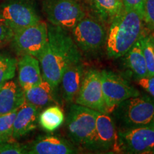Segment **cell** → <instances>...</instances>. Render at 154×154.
<instances>
[{
  "instance_id": "1",
  "label": "cell",
  "mask_w": 154,
  "mask_h": 154,
  "mask_svg": "<svg viewBox=\"0 0 154 154\" xmlns=\"http://www.w3.org/2000/svg\"><path fill=\"white\" fill-rule=\"evenodd\" d=\"M47 26V42L38 61L43 79L56 88L65 70L80 62L82 54L68 30L51 24Z\"/></svg>"
},
{
  "instance_id": "2",
  "label": "cell",
  "mask_w": 154,
  "mask_h": 154,
  "mask_svg": "<svg viewBox=\"0 0 154 154\" xmlns=\"http://www.w3.org/2000/svg\"><path fill=\"white\" fill-rule=\"evenodd\" d=\"M110 24L106 44L109 58L122 57L145 34L143 14L134 9L123 8Z\"/></svg>"
},
{
  "instance_id": "3",
  "label": "cell",
  "mask_w": 154,
  "mask_h": 154,
  "mask_svg": "<svg viewBox=\"0 0 154 154\" xmlns=\"http://www.w3.org/2000/svg\"><path fill=\"white\" fill-rule=\"evenodd\" d=\"M112 113L121 129L154 124V99L140 94L121 102Z\"/></svg>"
},
{
  "instance_id": "4",
  "label": "cell",
  "mask_w": 154,
  "mask_h": 154,
  "mask_svg": "<svg viewBox=\"0 0 154 154\" xmlns=\"http://www.w3.org/2000/svg\"><path fill=\"white\" fill-rule=\"evenodd\" d=\"M97 111L84 106L72 105L66 118V128L71 141L88 150L93 139Z\"/></svg>"
},
{
  "instance_id": "5",
  "label": "cell",
  "mask_w": 154,
  "mask_h": 154,
  "mask_svg": "<svg viewBox=\"0 0 154 154\" xmlns=\"http://www.w3.org/2000/svg\"><path fill=\"white\" fill-rule=\"evenodd\" d=\"M72 38L83 52L96 53L106 44L108 32L103 24L92 17H85L72 29Z\"/></svg>"
},
{
  "instance_id": "6",
  "label": "cell",
  "mask_w": 154,
  "mask_h": 154,
  "mask_svg": "<svg viewBox=\"0 0 154 154\" xmlns=\"http://www.w3.org/2000/svg\"><path fill=\"white\" fill-rule=\"evenodd\" d=\"M116 150L127 153H154V124L119 131Z\"/></svg>"
},
{
  "instance_id": "7",
  "label": "cell",
  "mask_w": 154,
  "mask_h": 154,
  "mask_svg": "<svg viewBox=\"0 0 154 154\" xmlns=\"http://www.w3.org/2000/svg\"><path fill=\"white\" fill-rule=\"evenodd\" d=\"M43 9L51 24L69 30L86 16L79 0H44Z\"/></svg>"
},
{
  "instance_id": "8",
  "label": "cell",
  "mask_w": 154,
  "mask_h": 154,
  "mask_svg": "<svg viewBox=\"0 0 154 154\" xmlns=\"http://www.w3.org/2000/svg\"><path fill=\"white\" fill-rule=\"evenodd\" d=\"M47 39V24L40 20L35 24L15 31L11 43L17 53L32 55L38 59Z\"/></svg>"
},
{
  "instance_id": "9",
  "label": "cell",
  "mask_w": 154,
  "mask_h": 154,
  "mask_svg": "<svg viewBox=\"0 0 154 154\" xmlns=\"http://www.w3.org/2000/svg\"><path fill=\"white\" fill-rule=\"evenodd\" d=\"M100 74L107 113H112L122 101L140 95L138 89L111 71L104 69L100 72Z\"/></svg>"
},
{
  "instance_id": "10",
  "label": "cell",
  "mask_w": 154,
  "mask_h": 154,
  "mask_svg": "<svg viewBox=\"0 0 154 154\" xmlns=\"http://www.w3.org/2000/svg\"><path fill=\"white\" fill-rule=\"evenodd\" d=\"M75 99L77 104L107 113L99 71L90 69L86 72L79 91Z\"/></svg>"
},
{
  "instance_id": "11",
  "label": "cell",
  "mask_w": 154,
  "mask_h": 154,
  "mask_svg": "<svg viewBox=\"0 0 154 154\" xmlns=\"http://www.w3.org/2000/svg\"><path fill=\"white\" fill-rule=\"evenodd\" d=\"M117 132L113 119L109 113L97 111L96 127L89 151H110L116 150Z\"/></svg>"
},
{
  "instance_id": "12",
  "label": "cell",
  "mask_w": 154,
  "mask_h": 154,
  "mask_svg": "<svg viewBox=\"0 0 154 154\" xmlns=\"http://www.w3.org/2000/svg\"><path fill=\"white\" fill-rule=\"evenodd\" d=\"M0 18L12 29L14 32L35 24L40 21L38 14L32 6L19 2L4 6L0 9Z\"/></svg>"
},
{
  "instance_id": "13",
  "label": "cell",
  "mask_w": 154,
  "mask_h": 154,
  "mask_svg": "<svg viewBox=\"0 0 154 154\" xmlns=\"http://www.w3.org/2000/svg\"><path fill=\"white\" fill-rule=\"evenodd\" d=\"M25 153L72 154L79 153L74 144L59 136H40L31 143L24 145Z\"/></svg>"
},
{
  "instance_id": "14",
  "label": "cell",
  "mask_w": 154,
  "mask_h": 154,
  "mask_svg": "<svg viewBox=\"0 0 154 154\" xmlns=\"http://www.w3.org/2000/svg\"><path fill=\"white\" fill-rule=\"evenodd\" d=\"M19 84L23 91L29 89L43 81L41 66L38 59L32 55H22L18 62Z\"/></svg>"
},
{
  "instance_id": "15",
  "label": "cell",
  "mask_w": 154,
  "mask_h": 154,
  "mask_svg": "<svg viewBox=\"0 0 154 154\" xmlns=\"http://www.w3.org/2000/svg\"><path fill=\"white\" fill-rule=\"evenodd\" d=\"M38 109L25 101L17 110L13 126V139L22 138L34 130L38 116Z\"/></svg>"
},
{
  "instance_id": "16",
  "label": "cell",
  "mask_w": 154,
  "mask_h": 154,
  "mask_svg": "<svg viewBox=\"0 0 154 154\" xmlns=\"http://www.w3.org/2000/svg\"><path fill=\"white\" fill-rule=\"evenodd\" d=\"M85 74L84 66L81 61L65 70L60 84L62 86L63 99L66 102L71 103L76 99Z\"/></svg>"
},
{
  "instance_id": "17",
  "label": "cell",
  "mask_w": 154,
  "mask_h": 154,
  "mask_svg": "<svg viewBox=\"0 0 154 154\" xmlns=\"http://www.w3.org/2000/svg\"><path fill=\"white\" fill-rule=\"evenodd\" d=\"M24 101V91L14 81L9 80L0 86V114L17 110Z\"/></svg>"
},
{
  "instance_id": "18",
  "label": "cell",
  "mask_w": 154,
  "mask_h": 154,
  "mask_svg": "<svg viewBox=\"0 0 154 154\" xmlns=\"http://www.w3.org/2000/svg\"><path fill=\"white\" fill-rule=\"evenodd\" d=\"M54 89L49 82L43 79L38 85L24 91V100L38 109H42L55 101Z\"/></svg>"
},
{
  "instance_id": "19",
  "label": "cell",
  "mask_w": 154,
  "mask_h": 154,
  "mask_svg": "<svg viewBox=\"0 0 154 154\" xmlns=\"http://www.w3.org/2000/svg\"><path fill=\"white\" fill-rule=\"evenodd\" d=\"M126 66L136 79L149 76L139 40L123 56Z\"/></svg>"
},
{
  "instance_id": "20",
  "label": "cell",
  "mask_w": 154,
  "mask_h": 154,
  "mask_svg": "<svg viewBox=\"0 0 154 154\" xmlns=\"http://www.w3.org/2000/svg\"><path fill=\"white\" fill-rule=\"evenodd\" d=\"M93 10L102 21L111 23L124 8L121 0H88Z\"/></svg>"
},
{
  "instance_id": "21",
  "label": "cell",
  "mask_w": 154,
  "mask_h": 154,
  "mask_svg": "<svg viewBox=\"0 0 154 154\" xmlns=\"http://www.w3.org/2000/svg\"><path fill=\"white\" fill-rule=\"evenodd\" d=\"M38 124L44 130L52 132L59 128L64 121V114L59 106H51L38 115Z\"/></svg>"
},
{
  "instance_id": "22",
  "label": "cell",
  "mask_w": 154,
  "mask_h": 154,
  "mask_svg": "<svg viewBox=\"0 0 154 154\" xmlns=\"http://www.w3.org/2000/svg\"><path fill=\"white\" fill-rule=\"evenodd\" d=\"M17 66V61L15 58L6 54H0V86L14 78Z\"/></svg>"
},
{
  "instance_id": "23",
  "label": "cell",
  "mask_w": 154,
  "mask_h": 154,
  "mask_svg": "<svg viewBox=\"0 0 154 154\" xmlns=\"http://www.w3.org/2000/svg\"><path fill=\"white\" fill-rule=\"evenodd\" d=\"M18 110V109H17ZM17 110L12 112L0 114V141H9L13 139V126Z\"/></svg>"
},
{
  "instance_id": "24",
  "label": "cell",
  "mask_w": 154,
  "mask_h": 154,
  "mask_svg": "<svg viewBox=\"0 0 154 154\" xmlns=\"http://www.w3.org/2000/svg\"><path fill=\"white\" fill-rule=\"evenodd\" d=\"M149 76L154 75V52L149 35L145 34L139 39Z\"/></svg>"
},
{
  "instance_id": "25",
  "label": "cell",
  "mask_w": 154,
  "mask_h": 154,
  "mask_svg": "<svg viewBox=\"0 0 154 154\" xmlns=\"http://www.w3.org/2000/svg\"><path fill=\"white\" fill-rule=\"evenodd\" d=\"M143 20L149 29L154 31V0H145Z\"/></svg>"
},
{
  "instance_id": "26",
  "label": "cell",
  "mask_w": 154,
  "mask_h": 154,
  "mask_svg": "<svg viewBox=\"0 0 154 154\" xmlns=\"http://www.w3.org/2000/svg\"><path fill=\"white\" fill-rule=\"evenodd\" d=\"M25 153L24 145L17 142L5 141L0 143V154H22Z\"/></svg>"
},
{
  "instance_id": "27",
  "label": "cell",
  "mask_w": 154,
  "mask_h": 154,
  "mask_svg": "<svg viewBox=\"0 0 154 154\" xmlns=\"http://www.w3.org/2000/svg\"><path fill=\"white\" fill-rule=\"evenodd\" d=\"M14 36V31L12 29L0 19V47L11 42Z\"/></svg>"
},
{
  "instance_id": "28",
  "label": "cell",
  "mask_w": 154,
  "mask_h": 154,
  "mask_svg": "<svg viewBox=\"0 0 154 154\" xmlns=\"http://www.w3.org/2000/svg\"><path fill=\"white\" fill-rule=\"evenodd\" d=\"M138 83L140 87H142L154 99V75L147 76L138 80Z\"/></svg>"
},
{
  "instance_id": "29",
  "label": "cell",
  "mask_w": 154,
  "mask_h": 154,
  "mask_svg": "<svg viewBox=\"0 0 154 154\" xmlns=\"http://www.w3.org/2000/svg\"><path fill=\"white\" fill-rule=\"evenodd\" d=\"M123 7L126 9H134L141 13L143 16V7L145 0H121Z\"/></svg>"
},
{
  "instance_id": "30",
  "label": "cell",
  "mask_w": 154,
  "mask_h": 154,
  "mask_svg": "<svg viewBox=\"0 0 154 154\" xmlns=\"http://www.w3.org/2000/svg\"><path fill=\"white\" fill-rule=\"evenodd\" d=\"M150 36V38H151V42L152 44V47H153V52H154V34L152 32L151 34H149Z\"/></svg>"
},
{
  "instance_id": "31",
  "label": "cell",
  "mask_w": 154,
  "mask_h": 154,
  "mask_svg": "<svg viewBox=\"0 0 154 154\" xmlns=\"http://www.w3.org/2000/svg\"><path fill=\"white\" fill-rule=\"evenodd\" d=\"M153 34H154V31H153Z\"/></svg>"
},
{
  "instance_id": "32",
  "label": "cell",
  "mask_w": 154,
  "mask_h": 154,
  "mask_svg": "<svg viewBox=\"0 0 154 154\" xmlns=\"http://www.w3.org/2000/svg\"><path fill=\"white\" fill-rule=\"evenodd\" d=\"M0 143H1V141H0Z\"/></svg>"
},
{
  "instance_id": "33",
  "label": "cell",
  "mask_w": 154,
  "mask_h": 154,
  "mask_svg": "<svg viewBox=\"0 0 154 154\" xmlns=\"http://www.w3.org/2000/svg\"><path fill=\"white\" fill-rule=\"evenodd\" d=\"M0 19H1V18H0Z\"/></svg>"
}]
</instances>
